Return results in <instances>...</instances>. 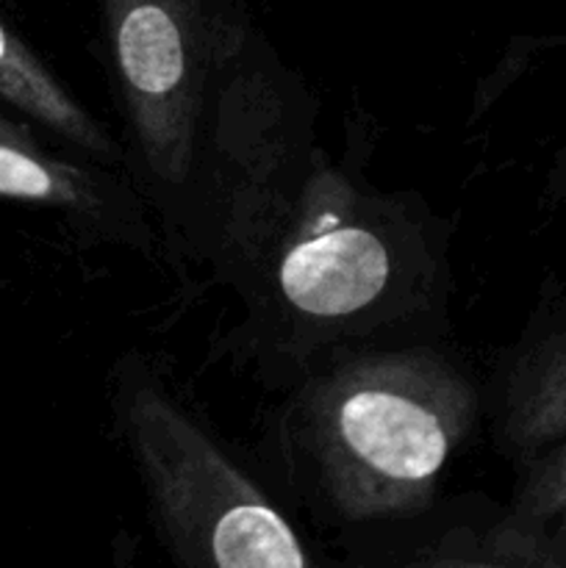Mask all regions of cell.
<instances>
[{
  "label": "cell",
  "mask_w": 566,
  "mask_h": 568,
  "mask_svg": "<svg viewBox=\"0 0 566 568\" xmlns=\"http://www.w3.org/2000/svg\"><path fill=\"white\" fill-rule=\"evenodd\" d=\"M481 416L483 388L449 338L358 349L281 394L259 464L338 536L442 497Z\"/></svg>",
  "instance_id": "2"
},
{
  "label": "cell",
  "mask_w": 566,
  "mask_h": 568,
  "mask_svg": "<svg viewBox=\"0 0 566 568\" xmlns=\"http://www.w3.org/2000/svg\"><path fill=\"white\" fill-rule=\"evenodd\" d=\"M333 568H566V530H530L481 494L338 532Z\"/></svg>",
  "instance_id": "5"
},
{
  "label": "cell",
  "mask_w": 566,
  "mask_h": 568,
  "mask_svg": "<svg viewBox=\"0 0 566 568\" xmlns=\"http://www.w3.org/2000/svg\"><path fill=\"white\" fill-rule=\"evenodd\" d=\"M372 128H347L342 159L316 150L292 214L247 283L216 353L264 392L372 347L447 342L453 227L420 192L366 175Z\"/></svg>",
  "instance_id": "1"
},
{
  "label": "cell",
  "mask_w": 566,
  "mask_h": 568,
  "mask_svg": "<svg viewBox=\"0 0 566 568\" xmlns=\"http://www.w3.org/2000/svg\"><path fill=\"white\" fill-rule=\"evenodd\" d=\"M0 103L17 111L22 120L33 122L39 131L64 148L131 175L125 144L117 142L109 128L3 22H0Z\"/></svg>",
  "instance_id": "7"
},
{
  "label": "cell",
  "mask_w": 566,
  "mask_h": 568,
  "mask_svg": "<svg viewBox=\"0 0 566 568\" xmlns=\"http://www.w3.org/2000/svg\"><path fill=\"white\" fill-rule=\"evenodd\" d=\"M320 148L305 78L239 37L211 105L192 266H209L236 294L292 214Z\"/></svg>",
  "instance_id": "4"
},
{
  "label": "cell",
  "mask_w": 566,
  "mask_h": 568,
  "mask_svg": "<svg viewBox=\"0 0 566 568\" xmlns=\"http://www.w3.org/2000/svg\"><path fill=\"white\" fill-rule=\"evenodd\" d=\"M44 133V131H42ZM0 200L50 211L81 242L150 255L164 247L153 209L128 172L55 150L28 120L0 111Z\"/></svg>",
  "instance_id": "6"
},
{
  "label": "cell",
  "mask_w": 566,
  "mask_h": 568,
  "mask_svg": "<svg viewBox=\"0 0 566 568\" xmlns=\"http://www.w3.org/2000/svg\"><path fill=\"white\" fill-rule=\"evenodd\" d=\"M109 410L150 527L178 568H333L314 552L270 480L153 358H117Z\"/></svg>",
  "instance_id": "3"
}]
</instances>
